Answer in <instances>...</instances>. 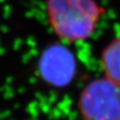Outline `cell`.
Listing matches in <instances>:
<instances>
[{
  "label": "cell",
  "mask_w": 120,
  "mask_h": 120,
  "mask_svg": "<svg viewBox=\"0 0 120 120\" xmlns=\"http://www.w3.org/2000/svg\"><path fill=\"white\" fill-rule=\"evenodd\" d=\"M97 0H46V19L54 34L65 44L90 39L105 14Z\"/></svg>",
  "instance_id": "6da1fadb"
},
{
  "label": "cell",
  "mask_w": 120,
  "mask_h": 120,
  "mask_svg": "<svg viewBox=\"0 0 120 120\" xmlns=\"http://www.w3.org/2000/svg\"><path fill=\"white\" fill-rule=\"evenodd\" d=\"M77 108L81 120H120V85L103 76L91 79L80 90Z\"/></svg>",
  "instance_id": "7a4b0ae2"
},
{
  "label": "cell",
  "mask_w": 120,
  "mask_h": 120,
  "mask_svg": "<svg viewBox=\"0 0 120 120\" xmlns=\"http://www.w3.org/2000/svg\"><path fill=\"white\" fill-rule=\"evenodd\" d=\"M76 62L72 53L62 45L45 50L40 61V72L45 80L60 86L69 82L75 73Z\"/></svg>",
  "instance_id": "3957f363"
},
{
  "label": "cell",
  "mask_w": 120,
  "mask_h": 120,
  "mask_svg": "<svg viewBox=\"0 0 120 120\" xmlns=\"http://www.w3.org/2000/svg\"><path fill=\"white\" fill-rule=\"evenodd\" d=\"M99 63L102 76L120 85V34L103 47Z\"/></svg>",
  "instance_id": "277c9868"
}]
</instances>
